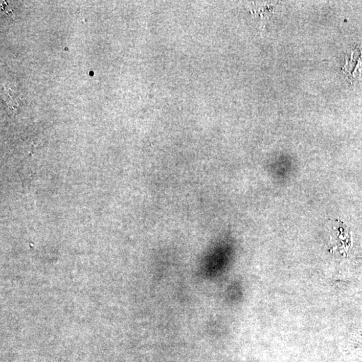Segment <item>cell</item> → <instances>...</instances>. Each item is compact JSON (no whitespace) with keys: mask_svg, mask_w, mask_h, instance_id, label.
<instances>
[{"mask_svg":"<svg viewBox=\"0 0 362 362\" xmlns=\"http://www.w3.org/2000/svg\"><path fill=\"white\" fill-rule=\"evenodd\" d=\"M227 257V247L223 243H216L204 258L202 262V273L207 277H215L219 275L225 266Z\"/></svg>","mask_w":362,"mask_h":362,"instance_id":"6da1fadb","label":"cell"}]
</instances>
